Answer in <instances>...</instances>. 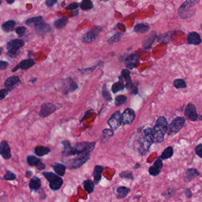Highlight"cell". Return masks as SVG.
Masks as SVG:
<instances>
[{
  "instance_id": "obj_21",
  "label": "cell",
  "mask_w": 202,
  "mask_h": 202,
  "mask_svg": "<svg viewBox=\"0 0 202 202\" xmlns=\"http://www.w3.org/2000/svg\"><path fill=\"white\" fill-rule=\"evenodd\" d=\"M121 74L123 78H124L126 81V87L129 90H132L135 86L132 83V80L130 75V71L127 69H123L121 72Z\"/></svg>"
},
{
  "instance_id": "obj_32",
  "label": "cell",
  "mask_w": 202,
  "mask_h": 202,
  "mask_svg": "<svg viewBox=\"0 0 202 202\" xmlns=\"http://www.w3.org/2000/svg\"><path fill=\"white\" fill-rule=\"evenodd\" d=\"M94 183L90 180H86L83 182L84 188L86 191L89 194H91L93 192L94 189Z\"/></svg>"
},
{
  "instance_id": "obj_48",
  "label": "cell",
  "mask_w": 202,
  "mask_h": 202,
  "mask_svg": "<svg viewBox=\"0 0 202 202\" xmlns=\"http://www.w3.org/2000/svg\"><path fill=\"white\" fill-rule=\"evenodd\" d=\"M26 30V28L24 26L18 27L15 29L16 33L18 35H23L25 33Z\"/></svg>"
},
{
  "instance_id": "obj_55",
  "label": "cell",
  "mask_w": 202,
  "mask_h": 202,
  "mask_svg": "<svg viewBox=\"0 0 202 202\" xmlns=\"http://www.w3.org/2000/svg\"><path fill=\"white\" fill-rule=\"evenodd\" d=\"M31 174H32V172H31V171H27L26 173V177H29L31 175Z\"/></svg>"
},
{
  "instance_id": "obj_33",
  "label": "cell",
  "mask_w": 202,
  "mask_h": 202,
  "mask_svg": "<svg viewBox=\"0 0 202 202\" xmlns=\"http://www.w3.org/2000/svg\"><path fill=\"white\" fill-rule=\"evenodd\" d=\"M68 19L67 17H62L61 19H58L54 22V25L58 29H62L67 25Z\"/></svg>"
},
{
  "instance_id": "obj_2",
  "label": "cell",
  "mask_w": 202,
  "mask_h": 202,
  "mask_svg": "<svg viewBox=\"0 0 202 202\" xmlns=\"http://www.w3.org/2000/svg\"><path fill=\"white\" fill-rule=\"evenodd\" d=\"M96 146L95 142H82L77 143L72 150L68 157L90 155Z\"/></svg>"
},
{
  "instance_id": "obj_39",
  "label": "cell",
  "mask_w": 202,
  "mask_h": 202,
  "mask_svg": "<svg viewBox=\"0 0 202 202\" xmlns=\"http://www.w3.org/2000/svg\"><path fill=\"white\" fill-rule=\"evenodd\" d=\"M113 135V131L111 129H105L103 131L102 135V140H105L110 138Z\"/></svg>"
},
{
  "instance_id": "obj_1",
  "label": "cell",
  "mask_w": 202,
  "mask_h": 202,
  "mask_svg": "<svg viewBox=\"0 0 202 202\" xmlns=\"http://www.w3.org/2000/svg\"><path fill=\"white\" fill-rule=\"evenodd\" d=\"M168 130V123L164 116H159L153 129V141L161 143L164 141L165 134Z\"/></svg>"
},
{
  "instance_id": "obj_11",
  "label": "cell",
  "mask_w": 202,
  "mask_h": 202,
  "mask_svg": "<svg viewBox=\"0 0 202 202\" xmlns=\"http://www.w3.org/2000/svg\"><path fill=\"white\" fill-rule=\"evenodd\" d=\"M56 110V106L55 104L52 103H45L41 106L39 115L42 118H45L54 112Z\"/></svg>"
},
{
  "instance_id": "obj_9",
  "label": "cell",
  "mask_w": 202,
  "mask_h": 202,
  "mask_svg": "<svg viewBox=\"0 0 202 202\" xmlns=\"http://www.w3.org/2000/svg\"><path fill=\"white\" fill-rule=\"evenodd\" d=\"M184 114L191 121H197L202 119V116L197 113L195 106L192 104H189L186 106Z\"/></svg>"
},
{
  "instance_id": "obj_8",
  "label": "cell",
  "mask_w": 202,
  "mask_h": 202,
  "mask_svg": "<svg viewBox=\"0 0 202 202\" xmlns=\"http://www.w3.org/2000/svg\"><path fill=\"white\" fill-rule=\"evenodd\" d=\"M102 30V27L99 26L91 30L88 31L86 34H85L82 38V42L85 43H91L96 40L97 37H98V34L100 31Z\"/></svg>"
},
{
  "instance_id": "obj_24",
  "label": "cell",
  "mask_w": 202,
  "mask_h": 202,
  "mask_svg": "<svg viewBox=\"0 0 202 202\" xmlns=\"http://www.w3.org/2000/svg\"><path fill=\"white\" fill-rule=\"evenodd\" d=\"M41 184L42 183H41L40 179L36 176H35L31 178L29 186L31 190L37 191L40 189L42 185Z\"/></svg>"
},
{
  "instance_id": "obj_6",
  "label": "cell",
  "mask_w": 202,
  "mask_h": 202,
  "mask_svg": "<svg viewBox=\"0 0 202 202\" xmlns=\"http://www.w3.org/2000/svg\"><path fill=\"white\" fill-rule=\"evenodd\" d=\"M90 155H82L75 157L73 159L64 161L66 167L69 169H77L81 167L90 159Z\"/></svg>"
},
{
  "instance_id": "obj_18",
  "label": "cell",
  "mask_w": 202,
  "mask_h": 202,
  "mask_svg": "<svg viewBox=\"0 0 202 202\" xmlns=\"http://www.w3.org/2000/svg\"><path fill=\"white\" fill-rule=\"evenodd\" d=\"M202 43V39L199 33L195 31L190 32L187 36V43L193 45H199Z\"/></svg>"
},
{
  "instance_id": "obj_38",
  "label": "cell",
  "mask_w": 202,
  "mask_h": 202,
  "mask_svg": "<svg viewBox=\"0 0 202 202\" xmlns=\"http://www.w3.org/2000/svg\"><path fill=\"white\" fill-rule=\"evenodd\" d=\"M173 85L174 87L177 89L186 88L187 87V84H186V82L184 80L181 79L175 80L173 82Z\"/></svg>"
},
{
  "instance_id": "obj_5",
  "label": "cell",
  "mask_w": 202,
  "mask_h": 202,
  "mask_svg": "<svg viewBox=\"0 0 202 202\" xmlns=\"http://www.w3.org/2000/svg\"><path fill=\"white\" fill-rule=\"evenodd\" d=\"M24 45L25 43L22 40L17 38L10 40L6 44V49L8 51V55L12 58L16 57L20 49Z\"/></svg>"
},
{
  "instance_id": "obj_22",
  "label": "cell",
  "mask_w": 202,
  "mask_h": 202,
  "mask_svg": "<svg viewBox=\"0 0 202 202\" xmlns=\"http://www.w3.org/2000/svg\"><path fill=\"white\" fill-rule=\"evenodd\" d=\"M63 179L60 176H58L49 182V187L53 191H57L61 189L63 185Z\"/></svg>"
},
{
  "instance_id": "obj_12",
  "label": "cell",
  "mask_w": 202,
  "mask_h": 202,
  "mask_svg": "<svg viewBox=\"0 0 202 202\" xmlns=\"http://www.w3.org/2000/svg\"><path fill=\"white\" fill-rule=\"evenodd\" d=\"M135 118L134 110L131 108L126 109L121 115V119L123 124H130L132 123Z\"/></svg>"
},
{
  "instance_id": "obj_29",
  "label": "cell",
  "mask_w": 202,
  "mask_h": 202,
  "mask_svg": "<svg viewBox=\"0 0 202 202\" xmlns=\"http://www.w3.org/2000/svg\"><path fill=\"white\" fill-rule=\"evenodd\" d=\"M16 21L14 20H8L2 25V29L5 32L12 31L15 29Z\"/></svg>"
},
{
  "instance_id": "obj_47",
  "label": "cell",
  "mask_w": 202,
  "mask_h": 202,
  "mask_svg": "<svg viewBox=\"0 0 202 202\" xmlns=\"http://www.w3.org/2000/svg\"><path fill=\"white\" fill-rule=\"evenodd\" d=\"M79 7V4L77 2H73L70 4L69 6L65 7V9L67 10H75Z\"/></svg>"
},
{
  "instance_id": "obj_56",
  "label": "cell",
  "mask_w": 202,
  "mask_h": 202,
  "mask_svg": "<svg viewBox=\"0 0 202 202\" xmlns=\"http://www.w3.org/2000/svg\"><path fill=\"white\" fill-rule=\"evenodd\" d=\"M7 2L9 4H12V3H14V2L15 1V0H6Z\"/></svg>"
},
{
  "instance_id": "obj_10",
  "label": "cell",
  "mask_w": 202,
  "mask_h": 202,
  "mask_svg": "<svg viewBox=\"0 0 202 202\" xmlns=\"http://www.w3.org/2000/svg\"><path fill=\"white\" fill-rule=\"evenodd\" d=\"M107 123L111 129H116L122 123L121 119V113L120 111H116L114 112L108 120Z\"/></svg>"
},
{
  "instance_id": "obj_54",
  "label": "cell",
  "mask_w": 202,
  "mask_h": 202,
  "mask_svg": "<svg viewBox=\"0 0 202 202\" xmlns=\"http://www.w3.org/2000/svg\"><path fill=\"white\" fill-rule=\"evenodd\" d=\"M184 193H185V195H186V196L187 197H188V198H190V197H192V193H191V191L189 189H187L186 190V191H185Z\"/></svg>"
},
{
  "instance_id": "obj_20",
  "label": "cell",
  "mask_w": 202,
  "mask_h": 202,
  "mask_svg": "<svg viewBox=\"0 0 202 202\" xmlns=\"http://www.w3.org/2000/svg\"><path fill=\"white\" fill-rule=\"evenodd\" d=\"M104 170V167L101 165H97L95 166L92 173V177H94V183L95 184H98L101 179V173Z\"/></svg>"
},
{
  "instance_id": "obj_51",
  "label": "cell",
  "mask_w": 202,
  "mask_h": 202,
  "mask_svg": "<svg viewBox=\"0 0 202 202\" xmlns=\"http://www.w3.org/2000/svg\"><path fill=\"white\" fill-rule=\"evenodd\" d=\"M58 2V0H46V5L48 7H52Z\"/></svg>"
},
{
  "instance_id": "obj_4",
  "label": "cell",
  "mask_w": 202,
  "mask_h": 202,
  "mask_svg": "<svg viewBox=\"0 0 202 202\" xmlns=\"http://www.w3.org/2000/svg\"><path fill=\"white\" fill-rule=\"evenodd\" d=\"M198 0H186L178 10L179 16L182 19H186L191 17L193 15V8L195 6Z\"/></svg>"
},
{
  "instance_id": "obj_35",
  "label": "cell",
  "mask_w": 202,
  "mask_h": 202,
  "mask_svg": "<svg viewBox=\"0 0 202 202\" xmlns=\"http://www.w3.org/2000/svg\"><path fill=\"white\" fill-rule=\"evenodd\" d=\"M149 30V27L147 25L139 23L137 24L134 27V31L136 33H145Z\"/></svg>"
},
{
  "instance_id": "obj_57",
  "label": "cell",
  "mask_w": 202,
  "mask_h": 202,
  "mask_svg": "<svg viewBox=\"0 0 202 202\" xmlns=\"http://www.w3.org/2000/svg\"><path fill=\"white\" fill-rule=\"evenodd\" d=\"M37 80V79L36 78H32V79H31L30 80H29V82H31V83H35L36 81Z\"/></svg>"
},
{
  "instance_id": "obj_37",
  "label": "cell",
  "mask_w": 202,
  "mask_h": 202,
  "mask_svg": "<svg viewBox=\"0 0 202 202\" xmlns=\"http://www.w3.org/2000/svg\"><path fill=\"white\" fill-rule=\"evenodd\" d=\"M80 7L83 10H91L93 7V4L91 0H83L80 5Z\"/></svg>"
},
{
  "instance_id": "obj_28",
  "label": "cell",
  "mask_w": 202,
  "mask_h": 202,
  "mask_svg": "<svg viewBox=\"0 0 202 202\" xmlns=\"http://www.w3.org/2000/svg\"><path fill=\"white\" fill-rule=\"evenodd\" d=\"M43 21L44 18L42 16H37L27 20L26 21V25L28 26H35L39 24L43 23Z\"/></svg>"
},
{
  "instance_id": "obj_31",
  "label": "cell",
  "mask_w": 202,
  "mask_h": 202,
  "mask_svg": "<svg viewBox=\"0 0 202 202\" xmlns=\"http://www.w3.org/2000/svg\"><path fill=\"white\" fill-rule=\"evenodd\" d=\"M50 152V149L48 147L43 146H37L35 148V153L37 156H44Z\"/></svg>"
},
{
  "instance_id": "obj_3",
  "label": "cell",
  "mask_w": 202,
  "mask_h": 202,
  "mask_svg": "<svg viewBox=\"0 0 202 202\" xmlns=\"http://www.w3.org/2000/svg\"><path fill=\"white\" fill-rule=\"evenodd\" d=\"M153 142V129H146L141 134L139 140V153L144 155L148 152Z\"/></svg>"
},
{
  "instance_id": "obj_17",
  "label": "cell",
  "mask_w": 202,
  "mask_h": 202,
  "mask_svg": "<svg viewBox=\"0 0 202 202\" xmlns=\"http://www.w3.org/2000/svg\"><path fill=\"white\" fill-rule=\"evenodd\" d=\"M157 38V34L155 31H152L150 34H149L148 36H145L143 40V43H142V45L143 47L146 49H149L153 44L155 40Z\"/></svg>"
},
{
  "instance_id": "obj_23",
  "label": "cell",
  "mask_w": 202,
  "mask_h": 202,
  "mask_svg": "<svg viewBox=\"0 0 202 202\" xmlns=\"http://www.w3.org/2000/svg\"><path fill=\"white\" fill-rule=\"evenodd\" d=\"M35 29L38 34L43 35L46 33L52 30V28L50 25L48 24L45 23H42L40 24L35 25Z\"/></svg>"
},
{
  "instance_id": "obj_58",
  "label": "cell",
  "mask_w": 202,
  "mask_h": 202,
  "mask_svg": "<svg viewBox=\"0 0 202 202\" xmlns=\"http://www.w3.org/2000/svg\"><path fill=\"white\" fill-rule=\"evenodd\" d=\"M139 167H140V165H139V164L137 163V164H136L134 168H135V169H137V168H139Z\"/></svg>"
},
{
  "instance_id": "obj_16",
  "label": "cell",
  "mask_w": 202,
  "mask_h": 202,
  "mask_svg": "<svg viewBox=\"0 0 202 202\" xmlns=\"http://www.w3.org/2000/svg\"><path fill=\"white\" fill-rule=\"evenodd\" d=\"M20 82V79H19L18 76H14L8 78L6 80L4 83V86L7 90L9 92L12 90L14 87Z\"/></svg>"
},
{
  "instance_id": "obj_42",
  "label": "cell",
  "mask_w": 202,
  "mask_h": 202,
  "mask_svg": "<svg viewBox=\"0 0 202 202\" xmlns=\"http://www.w3.org/2000/svg\"><path fill=\"white\" fill-rule=\"evenodd\" d=\"M102 94L103 96L104 97V99L107 101H111L112 100V98L111 97L110 93L108 91V90L106 88V86L104 85V87L103 88V91H102Z\"/></svg>"
},
{
  "instance_id": "obj_60",
  "label": "cell",
  "mask_w": 202,
  "mask_h": 202,
  "mask_svg": "<svg viewBox=\"0 0 202 202\" xmlns=\"http://www.w3.org/2000/svg\"><path fill=\"white\" fill-rule=\"evenodd\" d=\"M2 3V0H0V5Z\"/></svg>"
},
{
  "instance_id": "obj_13",
  "label": "cell",
  "mask_w": 202,
  "mask_h": 202,
  "mask_svg": "<svg viewBox=\"0 0 202 202\" xmlns=\"http://www.w3.org/2000/svg\"><path fill=\"white\" fill-rule=\"evenodd\" d=\"M162 166H163V164H162V159L160 157H158V159L155 161L153 165L149 168L148 172L149 174L153 177L157 176L161 172Z\"/></svg>"
},
{
  "instance_id": "obj_7",
  "label": "cell",
  "mask_w": 202,
  "mask_h": 202,
  "mask_svg": "<svg viewBox=\"0 0 202 202\" xmlns=\"http://www.w3.org/2000/svg\"><path fill=\"white\" fill-rule=\"evenodd\" d=\"M185 119L183 117L178 116L174 119L168 127V135H174L178 132L183 127Z\"/></svg>"
},
{
  "instance_id": "obj_50",
  "label": "cell",
  "mask_w": 202,
  "mask_h": 202,
  "mask_svg": "<svg viewBox=\"0 0 202 202\" xmlns=\"http://www.w3.org/2000/svg\"><path fill=\"white\" fill-rule=\"evenodd\" d=\"M8 94V91L6 89H2L0 90V101L6 98L7 95Z\"/></svg>"
},
{
  "instance_id": "obj_59",
  "label": "cell",
  "mask_w": 202,
  "mask_h": 202,
  "mask_svg": "<svg viewBox=\"0 0 202 202\" xmlns=\"http://www.w3.org/2000/svg\"><path fill=\"white\" fill-rule=\"evenodd\" d=\"M2 50H3L2 48V47H0V56L1 55V54L2 53Z\"/></svg>"
},
{
  "instance_id": "obj_52",
  "label": "cell",
  "mask_w": 202,
  "mask_h": 202,
  "mask_svg": "<svg viewBox=\"0 0 202 202\" xmlns=\"http://www.w3.org/2000/svg\"><path fill=\"white\" fill-rule=\"evenodd\" d=\"M8 66V62L6 61H0V70H5Z\"/></svg>"
},
{
  "instance_id": "obj_26",
  "label": "cell",
  "mask_w": 202,
  "mask_h": 202,
  "mask_svg": "<svg viewBox=\"0 0 202 202\" xmlns=\"http://www.w3.org/2000/svg\"><path fill=\"white\" fill-rule=\"evenodd\" d=\"M199 175L200 173L195 168H189L187 170L186 173L185 181L187 182H189L195 178L199 176Z\"/></svg>"
},
{
  "instance_id": "obj_41",
  "label": "cell",
  "mask_w": 202,
  "mask_h": 202,
  "mask_svg": "<svg viewBox=\"0 0 202 202\" xmlns=\"http://www.w3.org/2000/svg\"><path fill=\"white\" fill-rule=\"evenodd\" d=\"M3 178L7 181H10V180H14L16 178V175L14 173L11 171L7 170L6 173L4 174Z\"/></svg>"
},
{
  "instance_id": "obj_44",
  "label": "cell",
  "mask_w": 202,
  "mask_h": 202,
  "mask_svg": "<svg viewBox=\"0 0 202 202\" xmlns=\"http://www.w3.org/2000/svg\"><path fill=\"white\" fill-rule=\"evenodd\" d=\"M120 177L122 178L133 179V174L131 172H123L120 174Z\"/></svg>"
},
{
  "instance_id": "obj_14",
  "label": "cell",
  "mask_w": 202,
  "mask_h": 202,
  "mask_svg": "<svg viewBox=\"0 0 202 202\" xmlns=\"http://www.w3.org/2000/svg\"><path fill=\"white\" fill-rule=\"evenodd\" d=\"M35 65V62L33 59H28L23 60L21 62H20L18 65H17L15 67H14L12 69V72H16L18 69L27 70L32 66H33Z\"/></svg>"
},
{
  "instance_id": "obj_40",
  "label": "cell",
  "mask_w": 202,
  "mask_h": 202,
  "mask_svg": "<svg viewBox=\"0 0 202 202\" xmlns=\"http://www.w3.org/2000/svg\"><path fill=\"white\" fill-rule=\"evenodd\" d=\"M127 100V98L123 95H119L115 99V105L117 106H119L120 105L125 103Z\"/></svg>"
},
{
  "instance_id": "obj_46",
  "label": "cell",
  "mask_w": 202,
  "mask_h": 202,
  "mask_svg": "<svg viewBox=\"0 0 202 202\" xmlns=\"http://www.w3.org/2000/svg\"><path fill=\"white\" fill-rule=\"evenodd\" d=\"M169 34L167 33V34H163L162 35H161L160 36L158 37V42H168L169 41Z\"/></svg>"
},
{
  "instance_id": "obj_15",
  "label": "cell",
  "mask_w": 202,
  "mask_h": 202,
  "mask_svg": "<svg viewBox=\"0 0 202 202\" xmlns=\"http://www.w3.org/2000/svg\"><path fill=\"white\" fill-rule=\"evenodd\" d=\"M0 155L6 159H10L12 157L11 148L7 141H2L0 143Z\"/></svg>"
},
{
  "instance_id": "obj_36",
  "label": "cell",
  "mask_w": 202,
  "mask_h": 202,
  "mask_svg": "<svg viewBox=\"0 0 202 202\" xmlns=\"http://www.w3.org/2000/svg\"><path fill=\"white\" fill-rule=\"evenodd\" d=\"M27 162L30 166L36 167L37 165L41 162V161H40V159L37 158L36 157H35V156L29 155L27 157Z\"/></svg>"
},
{
  "instance_id": "obj_34",
  "label": "cell",
  "mask_w": 202,
  "mask_h": 202,
  "mask_svg": "<svg viewBox=\"0 0 202 202\" xmlns=\"http://www.w3.org/2000/svg\"><path fill=\"white\" fill-rule=\"evenodd\" d=\"M173 148L172 147L170 146V147H167L165 149V150L161 154L160 158L162 159H168L171 158L172 156L173 155Z\"/></svg>"
},
{
  "instance_id": "obj_49",
  "label": "cell",
  "mask_w": 202,
  "mask_h": 202,
  "mask_svg": "<svg viewBox=\"0 0 202 202\" xmlns=\"http://www.w3.org/2000/svg\"><path fill=\"white\" fill-rule=\"evenodd\" d=\"M195 152L196 154L200 157V158H202V144H200L199 145H198L196 147V149H195Z\"/></svg>"
},
{
  "instance_id": "obj_25",
  "label": "cell",
  "mask_w": 202,
  "mask_h": 202,
  "mask_svg": "<svg viewBox=\"0 0 202 202\" xmlns=\"http://www.w3.org/2000/svg\"><path fill=\"white\" fill-rule=\"evenodd\" d=\"M51 167L54 170L56 174L59 176L62 177L65 175L66 168H67L65 165L61 163H55L54 164H52Z\"/></svg>"
},
{
  "instance_id": "obj_43",
  "label": "cell",
  "mask_w": 202,
  "mask_h": 202,
  "mask_svg": "<svg viewBox=\"0 0 202 202\" xmlns=\"http://www.w3.org/2000/svg\"><path fill=\"white\" fill-rule=\"evenodd\" d=\"M122 34L121 33H116L113 36L111 37L110 40H109V43H113L117 42L118 41H119L120 40V38H122Z\"/></svg>"
},
{
  "instance_id": "obj_30",
  "label": "cell",
  "mask_w": 202,
  "mask_h": 202,
  "mask_svg": "<svg viewBox=\"0 0 202 202\" xmlns=\"http://www.w3.org/2000/svg\"><path fill=\"white\" fill-rule=\"evenodd\" d=\"M130 191V190L128 187H126L124 186L119 187L117 189V197L118 199H123L128 196Z\"/></svg>"
},
{
  "instance_id": "obj_53",
  "label": "cell",
  "mask_w": 202,
  "mask_h": 202,
  "mask_svg": "<svg viewBox=\"0 0 202 202\" xmlns=\"http://www.w3.org/2000/svg\"><path fill=\"white\" fill-rule=\"evenodd\" d=\"M36 167L37 168L38 170H42L45 168L46 165H45V164L44 163H43L41 161V162H40L38 165H37Z\"/></svg>"
},
{
  "instance_id": "obj_45",
  "label": "cell",
  "mask_w": 202,
  "mask_h": 202,
  "mask_svg": "<svg viewBox=\"0 0 202 202\" xmlns=\"http://www.w3.org/2000/svg\"><path fill=\"white\" fill-rule=\"evenodd\" d=\"M77 89H78V85H77V84L76 83H75V82H72L70 84V85L69 86L68 89L67 90V91H66V92L65 93V94H68L69 92H73V91H75Z\"/></svg>"
},
{
  "instance_id": "obj_27",
  "label": "cell",
  "mask_w": 202,
  "mask_h": 202,
  "mask_svg": "<svg viewBox=\"0 0 202 202\" xmlns=\"http://www.w3.org/2000/svg\"><path fill=\"white\" fill-rule=\"evenodd\" d=\"M124 88V85L123 83V78L122 76H119V81L115 83L113 86L111 87L112 92L114 93H116L119 91H120L123 90Z\"/></svg>"
},
{
  "instance_id": "obj_19",
  "label": "cell",
  "mask_w": 202,
  "mask_h": 202,
  "mask_svg": "<svg viewBox=\"0 0 202 202\" xmlns=\"http://www.w3.org/2000/svg\"><path fill=\"white\" fill-rule=\"evenodd\" d=\"M139 60L136 55L132 54L126 57L125 59L126 66L130 69H133L139 63Z\"/></svg>"
}]
</instances>
